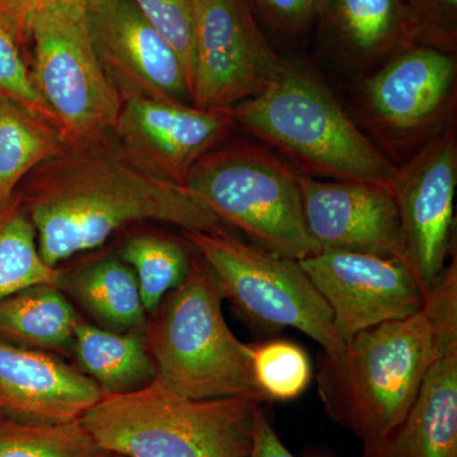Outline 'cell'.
Instances as JSON below:
<instances>
[{
  "label": "cell",
  "instance_id": "obj_1",
  "mask_svg": "<svg viewBox=\"0 0 457 457\" xmlns=\"http://www.w3.org/2000/svg\"><path fill=\"white\" fill-rule=\"evenodd\" d=\"M21 204L50 267L107 242L132 222L154 220L183 231L228 234L179 183L141 168L112 134L92 143L65 145L26 177Z\"/></svg>",
  "mask_w": 457,
  "mask_h": 457
},
{
  "label": "cell",
  "instance_id": "obj_2",
  "mask_svg": "<svg viewBox=\"0 0 457 457\" xmlns=\"http://www.w3.org/2000/svg\"><path fill=\"white\" fill-rule=\"evenodd\" d=\"M453 326L456 260L433 286L422 311L360 332L345 343L341 360L324 357L319 393L330 418L362 442L363 456L378 450L404 420L442 333Z\"/></svg>",
  "mask_w": 457,
  "mask_h": 457
},
{
  "label": "cell",
  "instance_id": "obj_3",
  "mask_svg": "<svg viewBox=\"0 0 457 457\" xmlns=\"http://www.w3.org/2000/svg\"><path fill=\"white\" fill-rule=\"evenodd\" d=\"M261 403L245 396L191 399L156 378L104 395L80 423L107 453L126 457H249Z\"/></svg>",
  "mask_w": 457,
  "mask_h": 457
},
{
  "label": "cell",
  "instance_id": "obj_4",
  "mask_svg": "<svg viewBox=\"0 0 457 457\" xmlns=\"http://www.w3.org/2000/svg\"><path fill=\"white\" fill-rule=\"evenodd\" d=\"M236 122L305 170L394 192L399 168L354 125L320 82L284 65L260 95L231 110Z\"/></svg>",
  "mask_w": 457,
  "mask_h": 457
},
{
  "label": "cell",
  "instance_id": "obj_5",
  "mask_svg": "<svg viewBox=\"0 0 457 457\" xmlns=\"http://www.w3.org/2000/svg\"><path fill=\"white\" fill-rule=\"evenodd\" d=\"M220 282L200 254L147 324L146 350L156 380L191 399L245 396L267 402L255 383L251 345L234 336L222 314Z\"/></svg>",
  "mask_w": 457,
  "mask_h": 457
},
{
  "label": "cell",
  "instance_id": "obj_6",
  "mask_svg": "<svg viewBox=\"0 0 457 457\" xmlns=\"http://www.w3.org/2000/svg\"><path fill=\"white\" fill-rule=\"evenodd\" d=\"M297 176L264 147L236 144L204 155L183 186L260 248L300 261L321 248L306 230Z\"/></svg>",
  "mask_w": 457,
  "mask_h": 457
},
{
  "label": "cell",
  "instance_id": "obj_7",
  "mask_svg": "<svg viewBox=\"0 0 457 457\" xmlns=\"http://www.w3.org/2000/svg\"><path fill=\"white\" fill-rule=\"evenodd\" d=\"M33 84L66 145L107 137L123 101L108 79L90 36L87 0H66L33 14Z\"/></svg>",
  "mask_w": 457,
  "mask_h": 457
},
{
  "label": "cell",
  "instance_id": "obj_8",
  "mask_svg": "<svg viewBox=\"0 0 457 457\" xmlns=\"http://www.w3.org/2000/svg\"><path fill=\"white\" fill-rule=\"evenodd\" d=\"M183 236L212 267L224 297L246 321L267 330L294 328L320 345L326 359L341 360L345 343L299 262L245 245L231 234L183 231Z\"/></svg>",
  "mask_w": 457,
  "mask_h": 457
},
{
  "label": "cell",
  "instance_id": "obj_9",
  "mask_svg": "<svg viewBox=\"0 0 457 457\" xmlns=\"http://www.w3.org/2000/svg\"><path fill=\"white\" fill-rule=\"evenodd\" d=\"M192 106L230 111L255 97L281 73L245 0H194Z\"/></svg>",
  "mask_w": 457,
  "mask_h": 457
},
{
  "label": "cell",
  "instance_id": "obj_10",
  "mask_svg": "<svg viewBox=\"0 0 457 457\" xmlns=\"http://www.w3.org/2000/svg\"><path fill=\"white\" fill-rule=\"evenodd\" d=\"M299 262L347 343L363 330L416 315L427 294L407 264L394 258L323 248Z\"/></svg>",
  "mask_w": 457,
  "mask_h": 457
},
{
  "label": "cell",
  "instance_id": "obj_11",
  "mask_svg": "<svg viewBox=\"0 0 457 457\" xmlns=\"http://www.w3.org/2000/svg\"><path fill=\"white\" fill-rule=\"evenodd\" d=\"M87 16L99 62L123 102L192 104L182 62L134 0H87Z\"/></svg>",
  "mask_w": 457,
  "mask_h": 457
},
{
  "label": "cell",
  "instance_id": "obj_12",
  "mask_svg": "<svg viewBox=\"0 0 457 457\" xmlns=\"http://www.w3.org/2000/svg\"><path fill=\"white\" fill-rule=\"evenodd\" d=\"M230 111L200 110L162 99L123 102L114 141L144 170L183 185L195 164L236 125Z\"/></svg>",
  "mask_w": 457,
  "mask_h": 457
},
{
  "label": "cell",
  "instance_id": "obj_13",
  "mask_svg": "<svg viewBox=\"0 0 457 457\" xmlns=\"http://www.w3.org/2000/svg\"><path fill=\"white\" fill-rule=\"evenodd\" d=\"M456 186L457 146L449 132L399 170L394 188L409 266L427 296L444 273L451 249Z\"/></svg>",
  "mask_w": 457,
  "mask_h": 457
},
{
  "label": "cell",
  "instance_id": "obj_14",
  "mask_svg": "<svg viewBox=\"0 0 457 457\" xmlns=\"http://www.w3.org/2000/svg\"><path fill=\"white\" fill-rule=\"evenodd\" d=\"M303 220L321 249H345L407 264V246L392 192L357 182H324L297 176Z\"/></svg>",
  "mask_w": 457,
  "mask_h": 457
},
{
  "label": "cell",
  "instance_id": "obj_15",
  "mask_svg": "<svg viewBox=\"0 0 457 457\" xmlns=\"http://www.w3.org/2000/svg\"><path fill=\"white\" fill-rule=\"evenodd\" d=\"M95 380L46 351L0 341V414L31 423H68L104 398Z\"/></svg>",
  "mask_w": 457,
  "mask_h": 457
},
{
  "label": "cell",
  "instance_id": "obj_16",
  "mask_svg": "<svg viewBox=\"0 0 457 457\" xmlns=\"http://www.w3.org/2000/svg\"><path fill=\"white\" fill-rule=\"evenodd\" d=\"M455 79V62L446 54L431 47L407 51L370 80V106L386 128L417 130L442 112Z\"/></svg>",
  "mask_w": 457,
  "mask_h": 457
},
{
  "label": "cell",
  "instance_id": "obj_17",
  "mask_svg": "<svg viewBox=\"0 0 457 457\" xmlns=\"http://www.w3.org/2000/svg\"><path fill=\"white\" fill-rule=\"evenodd\" d=\"M363 457H457V326L442 333L440 348L404 420Z\"/></svg>",
  "mask_w": 457,
  "mask_h": 457
},
{
  "label": "cell",
  "instance_id": "obj_18",
  "mask_svg": "<svg viewBox=\"0 0 457 457\" xmlns=\"http://www.w3.org/2000/svg\"><path fill=\"white\" fill-rule=\"evenodd\" d=\"M79 319L56 285H37L0 302V341L41 351L73 343Z\"/></svg>",
  "mask_w": 457,
  "mask_h": 457
},
{
  "label": "cell",
  "instance_id": "obj_19",
  "mask_svg": "<svg viewBox=\"0 0 457 457\" xmlns=\"http://www.w3.org/2000/svg\"><path fill=\"white\" fill-rule=\"evenodd\" d=\"M71 345L84 372L104 395L134 392L155 378L154 362L139 336L119 335L79 320Z\"/></svg>",
  "mask_w": 457,
  "mask_h": 457
},
{
  "label": "cell",
  "instance_id": "obj_20",
  "mask_svg": "<svg viewBox=\"0 0 457 457\" xmlns=\"http://www.w3.org/2000/svg\"><path fill=\"white\" fill-rule=\"evenodd\" d=\"M66 145L51 123L0 96V212L21 180Z\"/></svg>",
  "mask_w": 457,
  "mask_h": 457
},
{
  "label": "cell",
  "instance_id": "obj_21",
  "mask_svg": "<svg viewBox=\"0 0 457 457\" xmlns=\"http://www.w3.org/2000/svg\"><path fill=\"white\" fill-rule=\"evenodd\" d=\"M66 284L78 302L110 328L128 329L145 321L137 278L120 257L95 262L78 270Z\"/></svg>",
  "mask_w": 457,
  "mask_h": 457
},
{
  "label": "cell",
  "instance_id": "obj_22",
  "mask_svg": "<svg viewBox=\"0 0 457 457\" xmlns=\"http://www.w3.org/2000/svg\"><path fill=\"white\" fill-rule=\"evenodd\" d=\"M62 270L50 267L20 197L0 212V302L37 285L60 287Z\"/></svg>",
  "mask_w": 457,
  "mask_h": 457
},
{
  "label": "cell",
  "instance_id": "obj_23",
  "mask_svg": "<svg viewBox=\"0 0 457 457\" xmlns=\"http://www.w3.org/2000/svg\"><path fill=\"white\" fill-rule=\"evenodd\" d=\"M120 258L137 278L146 312L158 311L164 297L185 281L192 260L185 245L158 236L131 237Z\"/></svg>",
  "mask_w": 457,
  "mask_h": 457
},
{
  "label": "cell",
  "instance_id": "obj_24",
  "mask_svg": "<svg viewBox=\"0 0 457 457\" xmlns=\"http://www.w3.org/2000/svg\"><path fill=\"white\" fill-rule=\"evenodd\" d=\"M79 420L31 423L0 414V457H110Z\"/></svg>",
  "mask_w": 457,
  "mask_h": 457
},
{
  "label": "cell",
  "instance_id": "obj_25",
  "mask_svg": "<svg viewBox=\"0 0 457 457\" xmlns=\"http://www.w3.org/2000/svg\"><path fill=\"white\" fill-rule=\"evenodd\" d=\"M251 345L255 383L270 400H293L311 384V359L296 343L275 339Z\"/></svg>",
  "mask_w": 457,
  "mask_h": 457
},
{
  "label": "cell",
  "instance_id": "obj_26",
  "mask_svg": "<svg viewBox=\"0 0 457 457\" xmlns=\"http://www.w3.org/2000/svg\"><path fill=\"white\" fill-rule=\"evenodd\" d=\"M337 29L361 53L390 44L402 25V0H332Z\"/></svg>",
  "mask_w": 457,
  "mask_h": 457
},
{
  "label": "cell",
  "instance_id": "obj_27",
  "mask_svg": "<svg viewBox=\"0 0 457 457\" xmlns=\"http://www.w3.org/2000/svg\"><path fill=\"white\" fill-rule=\"evenodd\" d=\"M147 22L176 51L186 75L188 89L194 62V0H134Z\"/></svg>",
  "mask_w": 457,
  "mask_h": 457
},
{
  "label": "cell",
  "instance_id": "obj_28",
  "mask_svg": "<svg viewBox=\"0 0 457 457\" xmlns=\"http://www.w3.org/2000/svg\"><path fill=\"white\" fill-rule=\"evenodd\" d=\"M0 96L11 99L54 126L53 116L45 106L31 71L21 55L18 40L12 29L0 20ZM55 128V126H54Z\"/></svg>",
  "mask_w": 457,
  "mask_h": 457
},
{
  "label": "cell",
  "instance_id": "obj_29",
  "mask_svg": "<svg viewBox=\"0 0 457 457\" xmlns=\"http://www.w3.org/2000/svg\"><path fill=\"white\" fill-rule=\"evenodd\" d=\"M272 25L300 29L308 25L326 0H254Z\"/></svg>",
  "mask_w": 457,
  "mask_h": 457
},
{
  "label": "cell",
  "instance_id": "obj_30",
  "mask_svg": "<svg viewBox=\"0 0 457 457\" xmlns=\"http://www.w3.org/2000/svg\"><path fill=\"white\" fill-rule=\"evenodd\" d=\"M66 0H0V20L12 29L17 40L26 37L27 26L33 14L42 8Z\"/></svg>",
  "mask_w": 457,
  "mask_h": 457
},
{
  "label": "cell",
  "instance_id": "obj_31",
  "mask_svg": "<svg viewBox=\"0 0 457 457\" xmlns=\"http://www.w3.org/2000/svg\"><path fill=\"white\" fill-rule=\"evenodd\" d=\"M249 457H299L294 455L284 442L278 437L273 427L270 426L269 420L261 411L258 418L257 432H255V440L253 450ZM303 457H337L330 453L323 451H314Z\"/></svg>",
  "mask_w": 457,
  "mask_h": 457
},
{
  "label": "cell",
  "instance_id": "obj_32",
  "mask_svg": "<svg viewBox=\"0 0 457 457\" xmlns=\"http://www.w3.org/2000/svg\"><path fill=\"white\" fill-rule=\"evenodd\" d=\"M441 2L446 3L450 7L455 8L457 4V0H441Z\"/></svg>",
  "mask_w": 457,
  "mask_h": 457
},
{
  "label": "cell",
  "instance_id": "obj_33",
  "mask_svg": "<svg viewBox=\"0 0 457 457\" xmlns=\"http://www.w3.org/2000/svg\"><path fill=\"white\" fill-rule=\"evenodd\" d=\"M110 457H126V456H121V455H113V453H112V455H111Z\"/></svg>",
  "mask_w": 457,
  "mask_h": 457
}]
</instances>
